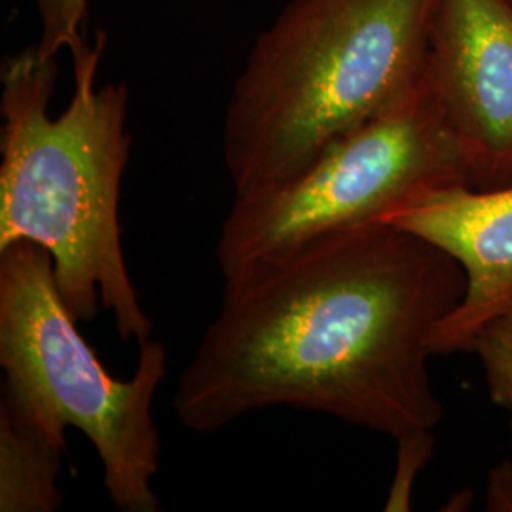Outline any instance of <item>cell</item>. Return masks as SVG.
<instances>
[{
    "label": "cell",
    "mask_w": 512,
    "mask_h": 512,
    "mask_svg": "<svg viewBox=\"0 0 512 512\" xmlns=\"http://www.w3.org/2000/svg\"><path fill=\"white\" fill-rule=\"evenodd\" d=\"M439 0H291L234 84L222 150L234 194L281 183L410 92Z\"/></svg>",
    "instance_id": "obj_3"
},
{
    "label": "cell",
    "mask_w": 512,
    "mask_h": 512,
    "mask_svg": "<svg viewBox=\"0 0 512 512\" xmlns=\"http://www.w3.org/2000/svg\"><path fill=\"white\" fill-rule=\"evenodd\" d=\"M0 366L2 408L65 450L69 427L84 433L118 511H162L152 403L167 374L164 344L139 342L133 376L112 378L57 291L52 258L31 241L0 251Z\"/></svg>",
    "instance_id": "obj_4"
},
{
    "label": "cell",
    "mask_w": 512,
    "mask_h": 512,
    "mask_svg": "<svg viewBox=\"0 0 512 512\" xmlns=\"http://www.w3.org/2000/svg\"><path fill=\"white\" fill-rule=\"evenodd\" d=\"M452 184L471 186L469 171L425 71L410 92L293 177L236 194L217 241L222 279Z\"/></svg>",
    "instance_id": "obj_5"
},
{
    "label": "cell",
    "mask_w": 512,
    "mask_h": 512,
    "mask_svg": "<svg viewBox=\"0 0 512 512\" xmlns=\"http://www.w3.org/2000/svg\"><path fill=\"white\" fill-rule=\"evenodd\" d=\"M380 220L439 245L458 260L467 275V293L440 323L433 353H465L473 332L512 294V186L427 188Z\"/></svg>",
    "instance_id": "obj_7"
},
{
    "label": "cell",
    "mask_w": 512,
    "mask_h": 512,
    "mask_svg": "<svg viewBox=\"0 0 512 512\" xmlns=\"http://www.w3.org/2000/svg\"><path fill=\"white\" fill-rule=\"evenodd\" d=\"M465 353L476 355L490 399L507 412L512 433V294L473 332Z\"/></svg>",
    "instance_id": "obj_9"
},
{
    "label": "cell",
    "mask_w": 512,
    "mask_h": 512,
    "mask_svg": "<svg viewBox=\"0 0 512 512\" xmlns=\"http://www.w3.org/2000/svg\"><path fill=\"white\" fill-rule=\"evenodd\" d=\"M486 511L512 512V461L503 459L488 473Z\"/></svg>",
    "instance_id": "obj_12"
},
{
    "label": "cell",
    "mask_w": 512,
    "mask_h": 512,
    "mask_svg": "<svg viewBox=\"0 0 512 512\" xmlns=\"http://www.w3.org/2000/svg\"><path fill=\"white\" fill-rule=\"evenodd\" d=\"M105 33L73 55L71 103L52 118L57 57L38 44L4 59L0 82V251L31 241L54 268L55 285L78 323L107 311L122 340L143 342L152 321L122 249L120 188L128 167L129 92L97 86Z\"/></svg>",
    "instance_id": "obj_2"
},
{
    "label": "cell",
    "mask_w": 512,
    "mask_h": 512,
    "mask_svg": "<svg viewBox=\"0 0 512 512\" xmlns=\"http://www.w3.org/2000/svg\"><path fill=\"white\" fill-rule=\"evenodd\" d=\"M67 450L0 406V511L54 512Z\"/></svg>",
    "instance_id": "obj_8"
},
{
    "label": "cell",
    "mask_w": 512,
    "mask_h": 512,
    "mask_svg": "<svg viewBox=\"0 0 512 512\" xmlns=\"http://www.w3.org/2000/svg\"><path fill=\"white\" fill-rule=\"evenodd\" d=\"M40 18L38 48L46 55L57 57L63 48L71 52L86 44L82 25L88 16V0H37Z\"/></svg>",
    "instance_id": "obj_10"
},
{
    "label": "cell",
    "mask_w": 512,
    "mask_h": 512,
    "mask_svg": "<svg viewBox=\"0 0 512 512\" xmlns=\"http://www.w3.org/2000/svg\"><path fill=\"white\" fill-rule=\"evenodd\" d=\"M427 73L471 186H512V0H439Z\"/></svg>",
    "instance_id": "obj_6"
},
{
    "label": "cell",
    "mask_w": 512,
    "mask_h": 512,
    "mask_svg": "<svg viewBox=\"0 0 512 512\" xmlns=\"http://www.w3.org/2000/svg\"><path fill=\"white\" fill-rule=\"evenodd\" d=\"M465 293L454 256L395 224L311 239L224 279L173 410L198 435L274 406L395 440L433 433V338Z\"/></svg>",
    "instance_id": "obj_1"
},
{
    "label": "cell",
    "mask_w": 512,
    "mask_h": 512,
    "mask_svg": "<svg viewBox=\"0 0 512 512\" xmlns=\"http://www.w3.org/2000/svg\"><path fill=\"white\" fill-rule=\"evenodd\" d=\"M399 442L397 454V469L395 478L389 490V497L385 503V511H408L410 509V494L416 475L427 459L433 454L435 439L433 433H420L412 437H404Z\"/></svg>",
    "instance_id": "obj_11"
}]
</instances>
